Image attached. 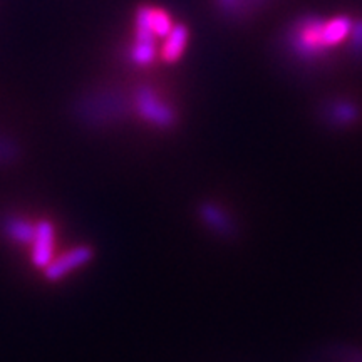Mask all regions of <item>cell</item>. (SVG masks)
Wrapping results in <instances>:
<instances>
[{
    "label": "cell",
    "mask_w": 362,
    "mask_h": 362,
    "mask_svg": "<svg viewBox=\"0 0 362 362\" xmlns=\"http://www.w3.org/2000/svg\"><path fill=\"white\" fill-rule=\"evenodd\" d=\"M94 259V250L89 245H81L71 248L69 252L62 253L61 257L54 259L51 264L44 269V277L49 282H59L67 275L81 267L88 265Z\"/></svg>",
    "instance_id": "cell-1"
},
{
    "label": "cell",
    "mask_w": 362,
    "mask_h": 362,
    "mask_svg": "<svg viewBox=\"0 0 362 362\" xmlns=\"http://www.w3.org/2000/svg\"><path fill=\"white\" fill-rule=\"evenodd\" d=\"M33 264L37 269H45L54 260V225L49 220L35 223V235L33 240Z\"/></svg>",
    "instance_id": "cell-2"
},
{
    "label": "cell",
    "mask_w": 362,
    "mask_h": 362,
    "mask_svg": "<svg viewBox=\"0 0 362 362\" xmlns=\"http://www.w3.org/2000/svg\"><path fill=\"white\" fill-rule=\"evenodd\" d=\"M2 232L12 242L30 245L35 235V225L22 216H6L2 220Z\"/></svg>",
    "instance_id": "cell-3"
},
{
    "label": "cell",
    "mask_w": 362,
    "mask_h": 362,
    "mask_svg": "<svg viewBox=\"0 0 362 362\" xmlns=\"http://www.w3.org/2000/svg\"><path fill=\"white\" fill-rule=\"evenodd\" d=\"M19 158V146L12 139L0 136V165H11Z\"/></svg>",
    "instance_id": "cell-4"
},
{
    "label": "cell",
    "mask_w": 362,
    "mask_h": 362,
    "mask_svg": "<svg viewBox=\"0 0 362 362\" xmlns=\"http://www.w3.org/2000/svg\"><path fill=\"white\" fill-rule=\"evenodd\" d=\"M203 214H205V220L208 225L215 226V228L221 230L223 233L230 232V221L220 211H216L215 208H203Z\"/></svg>",
    "instance_id": "cell-5"
}]
</instances>
